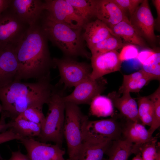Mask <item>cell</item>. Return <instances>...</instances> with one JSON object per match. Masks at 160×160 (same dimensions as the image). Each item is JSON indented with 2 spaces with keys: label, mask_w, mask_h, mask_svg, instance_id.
Here are the masks:
<instances>
[{
  "label": "cell",
  "mask_w": 160,
  "mask_h": 160,
  "mask_svg": "<svg viewBox=\"0 0 160 160\" xmlns=\"http://www.w3.org/2000/svg\"><path fill=\"white\" fill-rule=\"evenodd\" d=\"M88 120V116L83 113L77 105L65 102L63 133L69 160H78L84 140L85 128Z\"/></svg>",
  "instance_id": "obj_5"
},
{
  "label": "cell",
  "mask_w": 160,
  "mask_h": 160,
  "mask_svg": "<svg viewBox=\"0 0 160 160\" xmlns=\"http://www.w3.org/2000/svg\"><path fill=\"white\" fill-rule=\"evenodd\" d=\"M152 80L151 76L142 69L124 75L118 93L121 94L126 92H138L148 82Z\"/></svg>",
  "instance_id": "obj_21"
},
{
  "label": "cell",
  "mask_w": 160,
  "mask_h": 160,
  "mask_svg": "<svg viewBox=\"0 0 160 160\" xmlns=\"http://www.w3.org/2000/svg\"><path fill=\"white\" fill-rule=\"evenodd\" d=\"M9 8L21 21L29 26L38 23L44 11V1L40 0H11Z\"/></svg>",
  "instance_id": "obj_13"
},
{
  "label": "cell",
  "mask_w": 160,
  "mask_h": 160,
  "mask_svg": "<svg viewBox=\"0 0 160 160\" xmlns=\"http://www.w3.org/2000/svg\"><path fill=\"white\" fill-rule=\"evenodd\" d=\"M129 20L136 32L143 39L150 43L156 41L155 20L148 0H143Z\"/></svg>",
  "instance_id": "obj_10"
},
{
  "label": "cell",
  "mask_w": 160,
  "mask_h": 160,
  "mask_svg": "<svg viewBox=\"0 0 160 160\" xmlns=\"http://www.w3.org/2000/svg\"><path fill=\"white\" fill-rule=\"evenodd\" d=\"M105 81L102 77L94 79L90 77L76 86L73 92L64 96L65 102L72 103L77 105L90 104L96 96L100 95L105 87Z\"/></svg>",
  "instance_id": "obj_12"
},
{
  "label": "cell",
  "mask_w": 160,
  "mask_h": 160,
  "mask_svg": "<svg viewBox=\"0 0 160 160\" xmlns=\"http://www.w3.org/2000/svg\"><path fill=\"white\" fill-rule=\"evenodd\" d=\"M90 112L91 115L98 117H106L113 115L114 106L111 100L108 96L98 95L92 100Z\"/></svg>",
  "instance_id": "obj_24"
},
{
  "label": "cell",
  "mask_w": 160,
  "mask_h": 160,
  "mask_svg": "<svg viewBox=\"0 0 160 160\" xmlns=\"http://www.w3.org/2000/svg\"><path fill=\"white\" fill-rule=\"evenodd\" d=\"M153 105L154 115L151 126L148 129L149 134L152 136L155 131L160 126V87H159L152 94L148 96Z\"/></svg>",
  "instance_id": "obj_31"
},
{
  "label": "cell",
  "mask_w": 160,
  "mask_h": 160,
  "mask_svg": "<svg viewBox=\"0 0 160 160\" xmlns=\"http://www.w3.org/2000/svg\"><path fill=\"white\" fill-rule=\"evenodd\" d=\"M138 53V49L135 45L130 44H125L119 53V57L122 62L137 58Z\"/></svg>",
  "instance_id": "obj_34"
},
{
  "label": "cell",
  "mask_w": 160,
  "mask_h": 160,
  "mask_svg": "<svg viewBox=\"0 0 160 160\" xmlns=\"http://www.w3.org/2000/svg\"><path fill=\"white\" fill-rule=\"evenodd\" d=\"M29 26L21 21L9 7L0 16V48L16 47Z\"/></svg>",
  "instance_id": "obj_7"
},
{
  "label": "cell",
  "mask_w": 160,
  "mask_h": 160,
  "mask_svg": "<svg viewBox=\"0 0 160 160\" xmlns=\"http://www.w3.org/2000/svg\"><path fill=\"white\" fill-rule=\"evenodd\" d=\"M44 11L51 17L71 28H81L85 24L65 0H46L44 1Z\"/></svg>",
  "instance_id": "obj_9"
},
{
  "label": "cell",
  "mask_w": 160,
  "mask_h": 160,
  "mask_svg": "<svg viewBox=\"0 0 160 160\" xmlns=\"http://www.w3.org/2000/svg\"><path fill=\"white\" fill-rule=\"evenodd\" d=\"M20 140L30 160H69L65 159V151L57 144L41 142L32 137H23Z\"/></svg>",
  "instance_id": "obj_11"
},
{
  "label": "cell",
  "mask_w": 160,
  "mask_h": 160,
  "mask_svg": "<svg viewBox=\"0 0 160 160\" xmlns=\"http://www.w3.org/2000/svg\"><path fill=\"white\" fill-rule=\"evenodd\" d=\"M41 28L48 40L66 57L90 58L82 35V28L74 29L57 21L46 12L41 17Z\"/></svg>",
  "instance_id": "obj_3"
},
{
  "label": "cell",
  "mask_w": 160,
  "mask_h": 160,
  "mask_svg": "<svg viewBox=\"0 0 160 160\" xmlns=\"http://www.w3.org/2000/svg\"><path fill=\"white\" fill-rule=\"evenodd\" d=\"M13 130L23 137L33 138L38 137L41 132V125L17 116L14 120H11Z\"/></svg>",
  "instance_id": "obj_25"
},
{
  "label": "cell",
  "mask_w": 160,
  "mask_h": 160,
  "mask_svg": "<svg viewBox=\"0 0 160 160\" xmlns=\"http://www.w3.org/2000/svg\"><path fill=\"white\" fill-rule=\"evenodd\" d=\"M55 68L59 70L61 83L66 87H75L90 77L91 72V64L79 62L71 57L53 58Z\"/></svg>",
  "instance_id": "obj_6"
},
{
  "label": "cell",
  "mask_w": 160,
  "mask_h": 160,
  "mask_svg": "<svg viewBox=\"0 0 160 160\" xmlns=\"http://www.w3.org/2000/svg\"><path fill=\"white\" fill-rule=\"evenodd\" d=\"M82 30L83 39L89 49L111 34H115L104 23L97 19L85 23Z\"/></svg>",
  "instance_id": "obj_19"
},
{
  "label": "cell",
  "mask_w": 160,
  "mask_h": 160,
  "mask_svg": "<svg viewBox=\"0 0 160 160\" xmlns=\"http://www.w3.org/2000/svg\"><path fill=\"white\" fill-rule=\"evenodd\" d=\"M152 2L156 9L157 13V18L156 20V28L159 31L160 29V0H153Z\"/></svg>",
  "instance_id": "obj_38"
},
{
  "label": "cell",
  "mask_w": 160,
  "mask_h": 160,
  "mask_svg": "<svg viewBox=\"0 0 160 160\" xmlns=\"http://www.w3.org/2000/svg\"><path fill=\"white\" fill-rule=\"evenodd\" d=\"M23 137L15 132L12 128L0 133V144L10 140H20Z\"/></svg>",
  "instance_id": "obj_35"
},
{
  "label": "cell",
  "mask_w": 160,
  "mask_h": 160,
  "mask_svg": "<svg viewBox=\"0 0 160 160\" xmlns=\"http://www.w3.org/2000/svg\"><path fill=\"white\" fill-rule=\"evenodd\" d=\"M11 0H0V16L10 5Z\"/></svg>",
  "instance_id": "obj_39"
},
{
  "label": "cell",
  "mask_w": 160,
  "mask_h": 160,
  "mask_svg": "<svg viewBox=\"0 0 160 160\" xmlns=\"http://www.w3.org/2000/svg\"><path fill=\"white\" fill-rule=\"evenodd\" d=\"M12 127V123L10 121L8 123H0V133L3 132L9 128H11Z\"/></svg>",
  "instance_id": "obj_40"
},
{
  "label": "cell",
  "mask_w": 160,
  "mask_h": 160,
  "mask_svg": "<svg viewBox=\"0 0 160 160\" xmlns=\"http://www.w3.org/2000/svg\"><path fill=\"white\" fill-rule=\"evenodd\" d=\"M126 15L131 16L142 2L143 0H113Z\"/></svg>",
  "instance_id": "obj_33"
},
{
  "label": "cell",
  "mask_w": 160,
  "mask_h": 160,
  "mask_svg": "<svg viewBox=\"0 0 160 160\" xmlns=\"http://www.w3.org/2000/svg\"><path fill=\"white\" fill-rule=\"evenodd\" d=\"M50 75L33 83L14 80L0 87V112L1 118L14 120L27 109H42L49 102L53 88Z\"/></svg>",
  "instance_id": "obj_2"
},
{
  "label": "cell",
  "mask_w": 160,
  "mask_h": 160,
  "mask_svg": "<svg viewBox=\"0 0 160 160\" xmlns=\"http://www.w3.org/2000/svg\"><path fill=\"white\" fill-rule=\"evenodd\" d=\"M61 92L54 87L48 103V111L45 116L38 141L54 143L61 147L64 138L65 102Z\"/></svg>",
  "instance_id": "obj_4"
},
{
  "label": "cell",
  "mask_w": 160,
  "mask_h": 160,
  "mask_svg": "<svg viewBox=\"0 0 160 160\" xmlns=\"http://www.w3.org/2000/svg\"><path fill=\"white\" fill-rule=\"evenodd\" d=\"M157 137H153L151 140L143 145L140 151L142 160H160V149L157 145Z\"/></svg>",
  "instance_id": "obj_30"
},
{
  "label": "cell",
  "mask_w": 160,
  "mask_h": 160,
  "mask_svg": "<svg viewBox=\"0 0 160 160\" xmlns=\"http://www.w3.org/2000/svg\"><path fill=\"white\" fill-rule=\"evenodd\" d=\"M125 119L122 121V136L133 144L132 153L136 155L140 152L141 147L153 137L141 123Z\"/></svg>",
  "instance_id": "obj_15"
},
{
  "label": "cell",
  "mask_w": 160,
  "mask_h": 160,
  "mask_svg": "<svg viewBox=\"0 0 160 160\" xmlns=\"http://www.w3.org/2000/svg\"><path fill=\"white\" fill-rule=\"evenodd\" d=\"M120 94L115 92L108 94V97L112 101L114 107L116 108L121 115L127 119L141 122L138 115L137 103L131 96L130 93Z\"/></svg>",
  "instance_id": "obj_18"
},
{
  "label": "cell",
  "mask_w": 160,
  "mask_h": 160,
  "mask_svg": "<svg viewBox=\"0 0 160 160\" xmlns=\"http://www.w3.org/2000/svg\"><path fill=\"white\" fill-rule=\"evenodd\" d=\"M132 160H142L140 152H139L136 154Z\"/></svg>",
  "instance_id": "obj_41"
},
{
  "label": "cell",
  "mask_w": 160,
  "mask_h": 160,
  "mask_svg": "<svg viewBox=\"0 0 160 160\" xmlns=\"http://www.w3.org/2000/svg\"><path fill=\"white\" fill-rule=\"evenodd\" d=\"M138 115L140 120L144 125L151 126L153 118V103L147 97H140L138 100Z\"/></svg>",
  "instance_id": "obj_28"
},
{
  "label": "cell",
  "mask_w": 160,
  "mask_h": 160,
  "mask_svg": "<svg viewBox=\"0 0 160 160\" xmlns=\"http://www.w3.org/2000/svg\"><path fill=\"white\" fill-rule=\"evenodd\" d=\"M119 53L113 50L91 56L92 72L90 77L96 79L108 74L119 71L122 62L119 57Z\"/></svg>",
  "instance_id": "obj_14"
},
{
  "label": "cell",
  "mask_w": 160,
  "mask_h": 160,
  "mask_svg": "<svg viewBox=\"0 0 160 160\" xmlns=\"http://www.w3.org/2000/svg\"><path fill=\"white\" fill-rule=\"evenodd\" d=\"M95 17L111 30L115 25L128 18L113 0H96Z\"/></svg>",
  "instance_id": "obj_17"
},
{
  "label": "cell",
  "mask_w": 160,
  "mask_h": 160,
  "mask_svg": "<svg viewBox=\"0 0 160 160\" xmlns=\"http://www.w3.org/2000/svg\"><path fill=\"white\" fill-rule=\"evenodd\" d=\"M122 137V121L112 118L88 120L85 128L83 140L113 141Z\"/></svg>",
  "instance_id": "obj_8"
},
{
  "label": "cell",
  "mask_w": 160,
  "mask_h": 160,
  "mask_svg": "<svg viewBox=\"0 0 160 160\" xmlns=\"http://www.w3.org/2000/svg\"><path fill=\"white\" fill-rule=\"evenodd\" d=\"M2 160H30L27 155L22 153L19 150L16 151L12 152L11 157L9 159Z\"/></svg>",
  "instance_id": "obj_37"
},
{
  "label": "cell",
  "mask_w": 160,
  "mask_h": 160,
  "mask_svg": "<svg viewBox=\"0 0 160 160\" xmlns=\"http://www.w3.org/2000/svg\"><path fill=\"white\" fill-rule=\"evenodd\" d=\"M18 116L39 124L41 126L45 119V116L42 112V109L36 107L29 108L20 113Z\"/></svg>",
  "instance_id": "obj_32"
},
{
  "label": "cell",
  "mask_w": 160,
  "mask_h": 160,
  "mask_svg": "<svg viewBox=\"0 0 160 160\" xmlns=\"http://www.w3.org/2000/svg\"><path fill=\"white\" fill-rule=\"evenodd\" d=\"M15 47L0 48V87L15 80L18 66Z\"/></svg>",
  "instance_id": "obj_16"
},
{
  "label": "cell",
  "mask_w": 160,
  "mask_h": 160,
  "mask_svg": "<svg viewBox=\"0 0 160 160\" xmlns=\"http://www.w3.org/2000/svg\"><path fill=\"white\" fill-rule=\"evenodd\" d=\"M72 5L77 14L84 20L85 24L96 17V0H65Z\"/></svg>",
  "instance_id": "obj_26"
},
{
  "label": "cell",
  "mask_w": 160,
  "mask_h": 160,
  "mask_svg": "<svg viewBox=\"0 0 160 160\" xmlns=\"http://www.w3.org/2000/svg\"><path fill=\"white\" fill-rule=\"evenodd\" d=\"M112 141L83 140L78 160H103L104 156Z\"/></svg>",
  "instance_id": "obj_20"
},
{
  "label": "cell",
  "mask_w": 160,
  "mask_h": 160,
  "mask_svg": "<svg viewBox=\"0 0 160 160\" xmlns=\"http://www.w3.org/2000/svg\"><path fill=\"white\" fill-rule=\"evenodd\" d=\"M48 39L38 23L30 26L15 47L18 69L14 80H37L50 75L55 68Z\"/></svg>",
  "instance_id": "obj_1"
},
{
  "label": "cell",
  "mask_w": 160,
  "mask_h": 160,
  "mask_svg": "<svg viewBox=\"0 0 160 160\" xmlns=\"http://www.w3.org/2000/svg\"><path fill=\"white\" fill-rule=\"evenodd\" d=\"M155 52L154 51L149 49L144 50L139 52L137 58L142 65Z\"/></svg>",
  "instance_id": "obj_36"
},
{
  "label": "cell",
  "mask_w": 160,
  "mask_h": 160,
  "mask_svg": "<svg viewBox=\"0 0 160 160\" xmlns=\"http://www.w3.org/2000/svg\"><path fill=\"white\" fill-rule=\"evenodd\" d=\"M160 53L156 52L142 64V70L149 75L153 80L160 79Z\"/></svg>",
  "instance_id": "obj_29"
},
{
  "label": "cell",
  "mask_w": 160,
  "mask_h": 160,
  "mask_svg": "<svg viewBox=\"0 0 160 160\" xmlns=\"http://www.w3.org/2000/svg\"><path fill=\"white\" fill-rule=\"evenodd\" d=\"M125 44L122 40L115 34H111L108 37L96 44L89 49L91 56L117 50L122 48Z\"/></svg>",
  "instance_id": "obj_27"
},
{
  "label": "cell",
  "mask_w": 160,
  "mask_h": 160,
  "mask_svg": "<svg viewBox=\"0 0 160 160\" xmlns=\"http://www.w3.org/2000/svg\"><path fill=\"white\" fill-rule=\"evenodd\" d=\"M133 144L122 137L112 141L106 152L108 158L103 160H127L132 153Z\"/></svg>",
  "instance_id": "obj_23"
},
{
  "label": "cell",
  "mask_w": 160,
  "mask_h": 160,
  "mask_svg": "<svg viewBox=\"0 0 160 160\" xmlns=\"http://www.w3.org/2000/svg\"><path fill=\"white\" fill-rule=\"evenodd\" d=\"M2 159L1 158V157L0 156V160H2Z\"/></svg>",
  "instance_id": "obj_42"
},
{
  "label": "cell",
  "mask_w": 160,
  "mask_h": 160,
  "mask_svg": "<svg viewBox=\"0 0 160 160\" xmlns=\"http://www.w3.org/2000/svg\"><path fill=\"white\" fill-rule=\"evenodd\" d=\"M111 30L115 34L129 44L141 47L147 46L145 40L137 33L128 18L115 25Z\"/></svg>",
  "instance_id": "obj_22"
}]
</instances>
